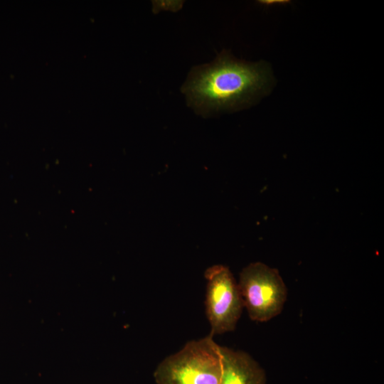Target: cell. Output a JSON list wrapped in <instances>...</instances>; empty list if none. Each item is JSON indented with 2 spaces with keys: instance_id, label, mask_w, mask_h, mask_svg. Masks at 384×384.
<instances>
[{
  "instance_id": "1",
  "label": "cell",
  "mask_w": 384,
  "mask_h": 384,
  "mask_svg": "<svg viewBox=\"0 0 384 384\" xmlns=\"http://www.w3.org/2000/svg\"><path fill=\"white\" fill-rule=\"evenodd\" d=\"M270 82L267 65L221 53L212 63L193 70L182 91L189 105L204 114L247 105L265 93Z\"/></svg>"
},
{
  "instance_id": "2",
  "label": "cell",
  "mask_w": 384,
  "mask_h": 384,
  "mask_svg": "<svg viewBox=\"0 0 384 384\" xmlns=\"http://www.w3.org/2000/svg\"><path fill=\"white\" fill-rule=\"evenodd\" d=\"M220 345L209 334L187 342L156 367V384H219L222 365Z\"/></svg>"
},
{
  "instance_id": "3",
  "label": "cell",
  "mask_w": 384,
  "mask_h": 384,
  "mask_svg": "<svg viewBox=\"0 0 384 384\" xmlns=\"http://www.w3.org/2000/svg\"><path fill=\"white\" fill-rule=\"evenodd\" d=\"M238 284L251 320L265 322L282 311L287 289L277 270L260 262L250 263L241 271Z\"/></svg>"
},
{
  "instance_id": "4",
  "label": "cell",
  "mask_w": 384,
  "mask_h": 384,
  "mask_svg": "<svg viewBox=\"0 0 384 384\" xmlns=\"http://www.w3.org/2000/svg\"><path fill=\"white\" fill-rule=\"evenodd\" d=\"M207 281L206 313L213 336L232 331L241 316L242 299L229 268L216 265L205 272Z\"/></svg>"
},
{
  "instance_id": "5",
  "label": "cell",
  "mask_w": 384,
  "mask_h": 384,
  "mask_svg": "<svg viewBox=\"0 0 384 384\" xmlns=\"http://www.w3.org/2000/svg\"><path fill=\"white\" fill-rule=\"evenodd\" d=\"M222 371L219 384H267L264 370L248 353L220 346Z\"/></svg>"
}]
</instances>
